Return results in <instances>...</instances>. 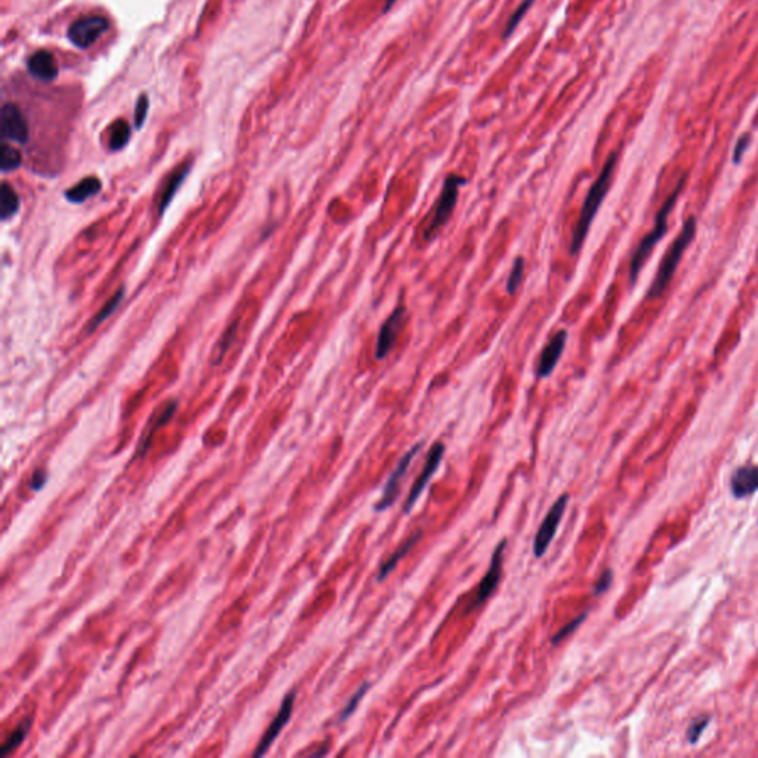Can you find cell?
<instances>
[{"label": "cell", "mask_w": 758, "mask_h": 758, "mask_svg": "<svg viewBox=\"0 0 758 758\" xmlns=\"http://www.w3.org/2000/svg\"><path fill=\"white\" fill-rule=\"evenodd\" d=\"M523 274H525V258L518 257L513 264V269H511V273L508 275V280L505 284L508 295H514L518 291L521 282H523Z\"/></svg>", "instance_id": "25"}, {"label": "cell", "mask_w": 758, "mask_h": 758, "mask_svg": "<svg viewBox=\"0 0 758 758\" xmlns=\"http://www.w3.org/2000/svg\"><path fill=\"white\" fill-rule=\"evenodd\" d=\"M295 695H297V692H291L286 697L283 699L277 715H275V718L271 722V724L267 728V732H265L261 742L258 744L257 751L253 752L255 757H261V755H264L265 752H267V750L270 748V745L273 744V741H275V737L279 736V733L282 732V728L286 726V723L289 722V718L292 715L293 702H295Z\"/></svg>", "instance_id": "13"}, {"label": "cell", "mask_w": 758, "mask_h": 758, "mask_svg": "<svg viewBox=\"0 0 758 758\" xmlns=\"http://www.w3.org/2000/svg\"><path fill=\"white\" fill-rule=\"evenodd\" d=\"M123 297H125V289L120 288L119 291H117V292L114 293V297H113L112 299H108V302L104 305V307H103L100 311H98V314H95L94 320H92L91 324H90V326H91L90 330H91V332H94L98 326H100V324H101L105 319H108V317L112 316V314L117 310V307H119V305H120Z\"/></svg>", "instance_id": "20"}, {"label": "cell", "mask_w": 758, "mask_h": 758, "mask_svg": "<svg viewBox=\"0 0 758 758\" xmlns=\"http://www.w3.org/2000/svg\"><path fill=\"white\" fill-rule=\"evenodd\" d=\"M27 70L41 82H54L58 77V64L55 56L48 51H37L27 60Z\"/></svg>", "instance_id": "14"}, {"label": "cell", "mask_w": 758, "mask_h": 758, "mask_svg": "<svg viewBox=\"0 0 758 758\" xmlns=\"http://www.w3.org/2000/svg\"><path fill=\"white\" fill-rule=\"evenodd\" d=\"M368 691H369V684H368V683H364L363 686H360L359 691L351 696V699L348 701V704H347L346 708H344V710H342V713H341V715H339V722H346L347 718H348L354 711H356V708L359 706V704H360V701H361V697H363L364 695H366Z\"/></svg>", "instance_id": "28"}, {"label": "cell", "mask_w": 758, "mask_h": 758, "mask_svg": "<svg viewBox=\"0 0 758 758\" xmlns=\"http://www.w3.org/2000/svg\"><path fill=\"white\" fill-rule=\"evenodd\" d=\"M567 342V330L561 329L558 330L549 342L544 347L543 352L539 356V363L536 368V377L538 378H548L551 373L554 372L556 366L560 361L561 354L565 351Z\"/></svg>", "instance_id": "12"}, {"label": "cell", "mask_w": 758, "mask_h": 758, "mask_svg": "<svg viewBox=\"0 0 758 758\" xmlns=\"http://www.w3.org/2000/svg\"><path fill=\"white\" fill-rule=\"evenodd\" d=\"M397 2V0H386V6H383V12L390 11V9L392 8V5H394Z\"/></svg>", "instance_id": "35"}, {"label": "cell", "mask_w": 758, "mask_h": 758, "mask_svg": "<svg viewBox=\"0 0 758 758\" xmlns=\"http://www.w3.org/2000/svg\"><path fill=\"white\" fill-rule=\"evenodd\" d=\"M100 190H101V181L95 178V176H90V178H85L76 187H73L72 190H68L65 193V198L73 203H83L85 200L90 199L91 196H95Z\"/></svg>", "instance_id": "17"}, {"label": "cell", "mask_w": 758, "mask_h": 758, "mask_svg": "<svg viewBox=\"0 0 758 758\" xmlns=\"http://www.w3.org/2000/svg\"><path fill=\"white\" fill-rule=\"evenodd\" d=\"M421 448H422V443H417V445L413 446V448L408 452V454L399 461V464H397L396 470L392 471V474H391V476L388 477V480H387V483H386V487H383V494H382L381 499L377 502V505H375V509H377V511H383V509H387V508H390L392 504H394V501H396V498H397V495H399L400 481H401L403 477H405L406 471H408V468H409V465H410V462L413 461V458H415V456L418 455V452H419Z\"/></svg>", "instance_id": "11"}, {"label": "cell", "mask_w": 758, "mask_h": 758, "mask_svg": "<svg viewBox=\"0 0 758 758\" xmlns=\"http://www.w3.org/2000/svg\"><path fill=\"white\" fill-rule=\"evenodd\" d=\"M443 455H445V445H443V443H434V445H432V448L428 452L424 468H422V471H421V476L418 477V480L415 481V485L412 486V489L409 492V496H408L406 504H405V513H410V509L413 508V505L417 504V501L419 499L421 494L427 487L428 481L432 478L434 472L437 471L440 462L443 459Z\"/></svg>", "instance_id": "10"}, {"label": "cell", "mask_w": 758, "mask_h": 758, "mask_svg": "<svg viewBox=\"0 0 758 758\" xmlns=\"http://www.w3.org/2000/svg\"><path fill=\"white\" fill-rule=\"evenodd\" d=\"M710 720H711V718L708 717V715L695 718V720L692 722V724L688 726V728H687V739H688V742H691V744L693 745V744H696L699 739H701V736H702V733L705 732V728L708 727V724H710Z\"/></svg>", "instance_id": "27"}, {"label": "cell", "mask_w": 758, "mask_h": 758, "mask_svg": "<svg viewBox=\"0 0 758 758\" xmlns=\"http://www.w3.org/2000/svg\"><path fill=\"white\" fill-rule=\"evenodd\" d=\"M612 580H613V572H612V570H610V569L604 570V572L602 573V576L598 578L597 584H596V587H594V594H596V596H600V594L606 593L607 589L610 588V585H612Z\"/></svg>", "instance_id": "33"}, {"label": "cell", "mask_w": 758, "mask_h": 758, "mask_svg": "<svg viewBox=\"0 0 758 758\" xmlns=\"http://www.w3.org/2000/svg\"><path fill=\"white\" fill-rule=\"evenodd\" d=\"M465 184H467V180L464 178V176H459L456 173L449 175L448 178L445 180V184H443V189H441V193H440V198H439L437 204H436L434 215H432V220H431L428 229L425 231V235H424L425 240H430V239L434 238V235L441 230L443 225H446L449 222L452 213H454V211L456 208V203H458V199H459V190Z\"/></svg>", "instance_id": "4"}, {"label": "cell", "mask_w": 758, "mask_h": 758, "mask_svg": "<svg viewBox=\"0 0 758 758\" xmlns=\"http://www.w3.org/2000/svg\"><path fill=\"white\" fill-rule=\"evenodd\" d=\"M505 547H507V539H502L501 543L496 545V548L494 551V556H492V560H490V566H489L487 573L485 575L483 580L480 582L476 598H474V602L471 603V606L468 607V612H471V610H474L478 606L483 604L486 600L495 593L496 587L499 585L501 575H502V561H504Z\"/></svg>", "instance_id": "8"}, {"label": "cell", "mask_w": 758, "mask_h": 758, "mask_svg": "<svg viewBox=\"0 0 758 758\" xmlns=\"http://www.w3.org/2000/svg\"><path fill=\"white\" fill-rule=\"evenodd\" d=\"M19 209V198L17 191L8 182L2 184L0 190V218L3 221L14 216Z\"/></svg>", "instance_id": "18"}, {"label": "cell", "mask_w": 758, "mask_h": 758, "mask_svg": "<svg viewBox=\"0 0 758 758\" xmlns=\"http://www.w3.org/2000/svg\"><path fill=\"white\" fill-rule=\"evenodd\" d=\"M730 487L733 496L737 499L755 494L758 490V465L746 464L737 468L732 476Z\"/></svg>", "instance_id": "15"}, {"label": "cell", "mask_w": 758, "mask_h": 758, "mask_svg": "<svg viewBox=\"0 0 758 758\" xmlns=\"http://www.w3.org/2000/svg\"><path fill=\"white\" fill-rule=\"evenodd\" d=\"M234 333H235V323H234V324H231V326L229 328L227 333H225V335H224V337H222V339H221V342H220V346H218V348H216V350H218V357H216V359H215V363H220V361H221V359L224 357V354H225V352H227V348H229V347L231 346V342L234 341Z\"/></svg>", "instance_id": "32"}, {"label": "cell", "mask_w": 758, "mask_h": 758, "mask_svg": "<svg viewBox=\"0 0 758 758\" xmlns=\"http://www.w3.org/2000/svg\"><path fill=\"white\" fill-rule=\"evenodd\" d=\"M534 2H535V0H525V2L521 3V5L516 9V12H514L513 15H511V18L508 19L505 30H504V33H502V37L508 39V37L511 36V33H513V32L516 30V27L518 25V23L521 21V19H523V17H525L526 12L529 11L530 6L534 5Z\"/></svg>", "instance_id": "26"}, {"label": "cell", "mask_w": 758, "mask_h": 758, "mask_svg": "<svg viewBox=\"0 0 758 758\" xmlns=\"http://www.w3.org/2000/svg\"><path fill=\"white\" fill-rule=\"evenodd\" d=\"M406 317V305L399 304L397 307L392 310V313L387 317V320L382 323V326L378 333L377 347H375V359L383 360L388 357L391 350L394 348V344L397 341V335L401 329V324Z\"/></svg>", "instance_id": "7"}, {"label": "cell", "mask_w": 758, "mask_h": 758, "mask_svg": "<svg viewBox=\"0 0 758 758\" xmlns=\"http://www.w3.org/2000/svg\"><path fill=\"white\" fill-rule=\"evenodd\" d=\"M32 728V717L27 718L25 722H23L21 724H19L17 727V730L14 733H11V736L8 737V741L3 744L2 746V751H0V755L2 757H6L8 754H11L17 746H19V744H21L24 739L27 733L30 732Z\"/></svg>", "instance_id": "21"}, {"label": "cell", "mask_w": 758, "mask_h": 758, "mask_svg": "<svg viewBox=\"0 0 758 758\" xmlns=\"http://www.w3.org/2000/svg\"><path fill=\"white\" fill-rule=\"evenodd\" d=\"M129 138H131L129 125H127L125 120H119L117 123H114V126L112 127L110 149L114 150V151L122 150L123 147L127 143H129Z\"/></svg>", "instance_id": "22"}, {"label": "cell", "mask_w": 758, "mask_h": 758, "mask_svg": "<svg viewBox=\"0 0 758 758\" xmlns=\"http://www.w3.org/2000/svg\"><path fill=\"white\" fill-rule=\"evenodd\" d=\"M567 502H569V495L563 494V495L558 496V499L554 502L553 507L549 508L548 514L545 516L543 525L539 526L538 534L535 536V543H534L535 557H538V558L544 557V554L548 551L551 540L554 539L557 530H558L561 517H563L566 507H567Z\"/></svg>", "instance_id": "5"}, {"label": "cell", "mask_w": 758, "mask_h": 758, "mask_svg": "<svg viewBox=\"0 0 758 758\" xmlns=\"http://www.w3.org/2000/svg\"><path fill=\"white\" fill-rule=\"evenodd\" d=\"M108 24L104 17H85L74 21L68 28V39L78 49H86L94 45L107 30Z\"/></svg>", "instance_id": "6"}, {"label": "cell", "mask_w": 758, "mask_h": 758, "mask_svg": "<svg viewBox=\"0 0 758 758\" xmlns=\"http://www.w3.org/2000/svg\"><path fill=\"white\" fill-rule=\"evenodd\" d=\"M421 535H422V534H421V530H418L417 534H413V535L406 540V543L403 544V545L396 551V553L392 554V556L386 561V563H383V565L381 566L379 573H378V580H383V579H386V578L392 572V570L396 569V566H397L399 561L408 554V551H409L413 545L417 544V540L421 538Z\"/></svg>", "instance_id": "19"}, {"label": "cell", "mask_w": 758, "mask_h": 758, "mask_svg": "<svg viewBox=\"0 0 758 758\" xmlns=\"http://www.w3.org/2000/svg\"><path fill=\"white\" fill-rule=\"evenodd\" d=\"M618 163V154L612 153L603 166L602 172H600L598 178L591 185V189L588 190L587 198L584 200L582 209H580L579 220L573 229L572 240H570V255H576L580 249H582L584 242L589 233V229L596 220V215L600 209V206L604 202L606 194L610 190V184H612V178L615 173V167Z\"/></svg>", "instance_id": "1"}, {"label": "cell", "mask_w": 758, "mask_h": 758, "mask_svg": "<svg viewBox=\"0 0 758 758\" xmlns=\"http://www.w3.org/2000/svg\"><path fill=\"white\" fill-rule=\"evenodd\" d=\"M750 143H751V135L750 134H744L739 140L736 141L735 144V150H733V156H732V162L735 165H739L744 159V154L746 153L748 147H750Z\"/></svg>", "instance_id": "31"}, {"label": "cell", "mask_w": 758, "mask_h": 758, "mask_svg": "<svg viewBox=\"0 0 758 758\" xmlns=\"http://www.w3.org/2000/svg\"><path fill=\"white\" fill-rule=\"evenodd\" d=\"M0 131L5 140L14 141L18 144H25L28 141V123L25 117L17 104L6 103L2 107L0 113Z\"/></svg>", "instance_id": "9"}, {"label": "cell", "mask_w": 758, "mask_h": 758, "mask_svg": "<svg viewBox=\"0 0 758 758\" xmlns=\"http://www.w3.org/2000/svg\"><path fill=\"white\" fill-rule=\"evenodd\" d=\"M696 230H697L696 218L693 215L688 216V218L684 221L680 233H678V235L674 239L671 246H669V249L664 255L661 264H659L657 273H656L655 279L651 284V288H649L647 295H646L647 299H656L665 292V289L668 288V284L671 283V280L674 277L678 264L682 262V258H683L686 249L693 242L695 235H696Z\"/></svg>", "instance_id": "3"}, {"label": "cell", "mask_w": 758, "mask_h": 758, "mask_svg": "<svg viewBox=\"0 0 758 758\" xmlns=\"http://www.w3.org/2000/svg\"><path fill=\"white\" fill-rule=\"evenodd\" d=\"M686 182H687V173H683L680 181L677 182L675 189L673 190V193L668 196L666 200L661 206V209H659V212L656 213L653 229L651 230V233H649L647 235H644L643 240L638 243L637 249L634 251L633 257H631V262H629V271H628L629 282H631V284H635L640 273H642L644 264L647 262L649 257L652 255L653 249L656 248V244L661 242L664 239V235L666 234L669 213H671L673 209L675 208V203H677L678 198H680V194L684 189Z\"/></svg>", "instance_id": "2"}, {"label": "cell", "mask_w": 758, "mask_h": 758, "mask_svg": "<svg viewBox=\"0 0 758 758\" xmlns=\"http://www.w3.org/2000/svg\"><path fill=\"white\" fill-rule=\"evenodd\" d=\"M149 107H150L149 96H147L145 94H143L140 98H138V103H136V107H135V127H136V129H141V127H143V125L145 122L147 113H149Z\"/></svg>", "instance_id": "29"}, {"label": "cell", "mask_w": 758, "mask_h": 758, "mask_svg": "<svg viewBox=\"0 0 758 758\" xmlns=\"http://www.w3.org/2000/svg\"><path fill=\"white\" fill-rule=\"evenodd\" d=\"M21 166V154L14 147L3 144L0 150V169L2 172H12Z\"/></svg>", "instance_id": "23"}, {"label": "cell", "mask_w": 758, "mask_h": 758, "mask_svg": "<svg viewBox=\"0 0 758 758\" xmlns=\"http://www.w3.org/2000/svg\"><path fill=\"white\" fill-rule=\"evenodd\" d=\"M46 478H48V477H46V474H45L43 471H37V472H34V476H33V478H32V481H30V487H32L33 490H41V489L45 486V483H46Z\"/></svg>", "instance_id": "34"}, {"label": "cell", "mask_w": 758, "mask_h": 758, "mask_svg": "<svg viewBox=\"0 0 758 758\" xmlns=\"http://www.w3.org/2000/svg\"><path fill=\"white\" fill-rule=\"evenodd\" d=\"M585 619H587V612H584L582 615H579L578 618H575L573 621H570L565 628H561L560 631L553 637V640H551V642H553V644H558V643L561 642V640L572 634V633L575 631V629L585 621Z\"/></svg>", "instance_id": "30"}, {"label": "cell", "mask_w": 758, "mask_h": 758, "mask_svg": "<svg viewBox=\"0 0 758 758\" xmlns=\"http://www.w3.org/2000/svg\"><path fill=\"white\" fill-rule=\"evenodd\" d=\"M175 410H176V401H172V403H169V405H167V406H166V409H165V410H163V412L160 413V417L156 419V422H154V425H153V427L150 428V431H149V434H147V436H145V439H144L143 448H141V452H140V454H141V455H144V454H145V452H147V449H149V448H150V443H151V439H153V436H154V432H156L157 430H159L160 427H163L165 424H167V422H169V421H171V418L173 417V413H175Z\"/></svg>", "instance_id": "24"}, {"label": "cell", "mask_w": 758, "mask_h": 758, "mask_svg": "<svg viewBox=\"0 0 758 758\" xmlns=\"http://www.w3.org/2000/svg\"><path fill=\"white\" fill-rule=\"evenodd\" d=\"M190 169L191 166L190 163H187L184 166H181L178 171H175L171 178L167 180L166 182V187H165V191L162 193V198H160V204H159V211L160 213H163L166 211L167 206H169V203L172 202V199L175 198V193L178 191V189L181 187V184L185 181L187 175L190 173Z\"/></svg>", "instance_id": "16"}]
</instances>
